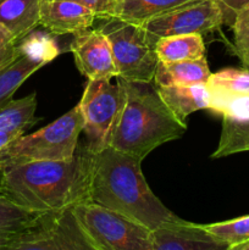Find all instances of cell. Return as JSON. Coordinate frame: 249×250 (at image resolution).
Segmentation results:
<instances>
[{
  "label": "cell",
  "instance_id": "cell-1",
  "mask_svg": "<svg viewBox=\"0 0 249 250\" xmlns=\"http://www.w3.org/2000/svg\"><path fill=\"white\" fill-rule=\"evenodd\" d=\"M92 153L78 146L70 160H46L5 167L1 194L34 212L67 209L89 202Z\"/></svg>",
  "mask_w": 249,
  "mask_h": 250
},
{
  "label": "cell",
  "instance_id": "cell-2",
  "mask_svg": "<svg viewBox=\"0 0 249 250\" xmlns=\"http://www.w3.org/2000/svg\"><path fill=\"white\" fill-rule=\"evenodd\" d=\"M142 161L112 146L93 154L89 199L153 231L178 217L150 189L142 172Z\"/></svg>",
  "mask_w": 249,
  "mask_h": 250
},
{
  "label": "cell",
  "instance_id": "cell-3",
  "mask_svg": "<svg viewBox=\"0 0 249 250\" xmlns=\"http://www.w3.org/2000/svg\"><path fill=\"white\" fill-rule=\"evenodd\" d=\"M116 78L122 99L109 146L143 160L158 146L182 138L187 125L164 103L155 83Z\"/></svg>",
  "mask_w": 249,
  "mask_h": 250
},
{
  "label": "cell",
  "instance_id": "cell-4",
  "mask_svg": "<svg viewBox=\"0 0 249 250\" xmlns=\"http://www.w3.org/2000/svg\"><path fill=\"white\" fill-rule=\"evenodd\" d=\"M83 116L78 104L48 126L22 134L0 150V166L46 160H70L78 148Z\"/></svg>",
  "mask_w": 249,
  "mask_h": 250
},
{
  "label": "cell",
  "instance_id": "cell-5",
  "mask_svg": "<svg viewBox=\"0 0 249 250\" xmlns=\"http://www.w3.org/2000/svg\"><path fill=\"white\" fill-rule=\"evenodd\" d=\"M72 211L94 250H153L148 227L94 202H83Z\"/></svg>",
  "mask_w": 249,
  "mask_h": 250
},
{
  "label": "cell",
  "instance_id": "cell-6",
  "mask_svg": "<svg viewBox=\"0 0 249 250\" xmlns=\"http://www.w3.org/2000/svg\"><path fill=\"white\" fill-rule=\"evenodd\" d=\"M98 28L111 46L117 77L133 82H153L159 62L156 39L142 24L112 17L103 20Z\"/></svg>",
  "mask_w": 249,
  "mask_h": 250
},
{
  "label": "cell",
  "instance_id": "cell-7",
  "mask_svg": "<svg viewBox=\"0 0 249 250\" xmlns=\"http://www.w3.org/2000/svg\"><path fill=\"white\" fill-rule=\"evenodd\" d=\"M1 249L94 250L78 224L72 208L42 212L31 227L12 237Z\"/></svg>",
  "mask_w": 249,
  "mask_h": 250
},
{
  "label": "cell",
  "instance_id": "cell-8",
  "mask_svg": "<svg viewBox=\"0 0 249 250\" xmlns=\"http://www.w3.org/2000/svg\"><path fill=\"white\" fill-rule=\"evenodd\" d=\"M121 88L110 80H88L78 106L83 116L84 146L97 154L110 146L121 107Z\"/></svg>",
  "mask_w": 249,
  "mask_h": 250
},
{
  "label": "cell",
  "instance_id": "cell-9",
  "mask_svg": "<svg viewBox=\"0 0 249 250\" xmlns=\"http://www.w3.org/2000/svg\"><path fill=\"white\" fill-rule=\"evenodd\" d=\"M142 26L155 39L177 34L214 32L224 26L216 0H195L149 20Z\"/></svg>",
  "mask_w": 249,
  "mask_h": 250
},
{
  "label": "cell",
  "instance_id": "cell-10",
  "mask_svg": "<svg viewBox=\"0 0 249 250\" xmlns=\"http://www.w3.org/2000/svg\"><path fill=\"white\" fill-rule=\"evenodd\" d=\"M68 50L76 67L87 80H110L117 77L111 46L99 28L85 29L73 34Z\"/></svg>",
  "mask_w": 249,
  "mask_h": 250
},
{
  "label": "cell",
  "instance_id": "cell-11",
  "mask_svg": "<svg viewBox=\"0 0 249 250\" xmlns=\"http://www.w3.org/2000/svg\"><path fill=\"white\" fill-rule=\"evenodd\" d=\"M153 250H227L226 244L212 236L203 225L178 217L150 232Z\"/></svg>",
  "mask_w": 249,
  "mask_h": 250
},
{
  "label": "cell",
  "instance_id": "cell-12",
  "mask_svg": "<svg viewBox=\"0 0 249 250\" xmlns=\"http://www.w3.org/2000/svg\"><path fill=\"white\" fill-rule=\"evenodd\" d=\"M95 20L94 11L76 0H41L39 26L54 36H73L89 29Z\"/></svg>",
  "mask_w": 249,
  "mask_h": 250
},
{
  "label": "cell",
  "instance_id": "cell-13",
  "mask_svg": "<svg viewBox=\"0 0 249 250\" xmlns=\"http://www.w3.org/2000/svg\"><path fill=\"white\" fill-rule=\"evenodd\" d=\"M156 88L164 103L183 124H186L187 117L193 112L209 109L210 93L207 84L167 85Z\"/></svg>",
  "mask_w": 249,
  "mask_h": 250
},
{
  "label": "cell",
  "instance_id": "cell-14",
  "mask_svg": "<svg viewBox=\"0 0 249 250\" xmlns=\"http://www.w3.org/2000/svg\"><path fill=\"white\" fill-rule=\"evenodd\" d=\"M210 75L207 58L175 62L159 61L153 82L156 87L207 84Z\"/></svg>",
  "mask_w": 249,
  "mask_h": 250
},
{
  "label": "cell",
  "instance_id": "cell-15",
  "mask_svg": "<svg viewBox=\"0 0 249 250\" xmlns=\"http://www.w3.org/2000/svg\"><path fill=\"white\" fill-rule=\"evenodd\" d=\"M41 0H0V26L17 42L39 26Z\"/></svg>",
  "mask_w": 249,
  "mask_h": 250
},
{
  "label": "cell",
  "instance_id": "cell-16",
  "mask_svg": "<svg viewBox=\"0 0 249 250\" xmlns=\"http://www.w3.org/2000/svg\"><path fill=\"white\" fill-rule=\"evenodd\" d=\"M155 51L161 62L198 60L205 58V43L203 34H177L156 39Z\"/></svg>",
  "mask_w": 249,
  "mask_h": 250
},
{
  "label": "cell",
  "instance_id": "cell-17",
  "mask_svg": "<svg viewBox=\"0 0 249 250\" xmlns=\"http://www.w3.org/2000/svg\"><path fill=\"white\" fill-rule=\"evenodd\" d=\"M44 65L45 63L42 61L20 53L11 63L2 67L0 70V109L12 99L24 81Z\"/></svg>",
  "mask_w": 249,
  "mask_h": 250
},
{
  "label": "cell",
  "instance_id": "cell-18",
  "mask_svg": "<svg viewBox=\"0 0 249 250\" xmlns=\"http://www.w3.org/2000/svg\"><path fill=\"white\" fill-rule=\"evenodd\" d=\"M37 94L31 93L21 99H11L0 109V132H21L39 121L36 117Z\"/></svg>",
  "mask_w": 249,
  "mask_h": 250
},
{
  "label": "cell",
  "instance_id": "cell-19",
  "mask_svg": "<svg viewBox=\"0 0 249 250\" xmlns=\"http://www.w3.org/2000/svg\"><path fill=\"white\" fill-rule=\"evenodd\" d=\"M249 151V116L238 119L224 115L219 144L211 159H221Z\"/></svg>",
  "mask_w": 249,
  "mask_h": 250
},
{
  "label": "cell",
  "instance_id": "cell-20",
  "mask_svg": "<svg viewBox=\"0 0 249 250\" xmlns=\"http://www.w3.org/2000/svg\"><path fill=\"white\" fill-rule=\"evenodd\" d=\"M195 0H121L117 19L143 24L149 20Z\"/></svg>",
  "mask_w": 249,
  "mask_h": 250
},
{
  "label": "cell",
  "instance_id": "cell-21",
  "mask_svg": "<svg viewBox=\"0 0 249 250\" xmlns=\"http://www.w3.org/2000/svg\"><path fill=\"white\" fill-rule=\"evenodd\" d=\"M207 87L210 99L249 95V70L247 68H222L210 75Z\"/></svg>",
  "mask_w": 249,
  "mask_h": 250
},
{
  "label": "cell",
  "instance_id": "cell-22",
  "mask_svg": "<svg viewBox=\"0 0 249 250\" xmlns=\"http://www.w3.org/2000/svg\"><path fill=\"white\" fill-rule=\"evenodd\" d=\"M41 212L20 207L0 194V249L12 237L31 227Z\"/></svg>",
  "mask_w": 249,
  "mask_h": 250
},
{
  "label": "cell",
  "instance_id": "cell-23",
  "mask_svg": "<svg viewBox=\"0 0 249 250\" xmlns=\"http://www.w3.org/2000/svg\"><path fill=\"white\" fill-rule=\"evenodd\" d=\"M54 37L55 36L46 29L44 32L37 31L36 28L19 42L20 51L46 65L55 58H58V55L60 54L59 45Z\"/></svg>",
  "mask_w": 249,
  "mask_h": 250
},
{
  "label": "cell",
  "instance_id": "cell-24",
  "mask_svg": "<svg viewBox=\"0 0 249 250\" xmlns=\"http://www.w3.org/2000/svg\"><path fill=\"white\" fill-rule=\"evenodd\" d=\"M203 227L224 242L228 248L227 250H233L239 244L249 241V215L228 221L203 225Z\"/></svg>",
  "mask_w": 249,
  "mask_h": 250
},
{
  "label": "cell",
  "instance_id": "cell-25",
  "mask_svg": "<svg viewBox=\"0 0 249 250\" xmlns=\"http://www.w3.org/2000/svg\"><path fill=\"white\" fill-rule=\"evenodd\" d=\"M233 32V50L244 68L249 70V6L238 12L229 27Z\"/></svg>",
  "mask_w": 249,
  "mask_h": 250
},
{
  "label": "cell",
  "instance_id": "cell-26",
  "mask_svg": "<svg viewBox=\"0 0 249 250\" xmlns=\"http://www.w3.org/2000/svg\"><path fill=\"white\" fill-rule=\"evenodd\" d=\"M19 42L0 26V70L11 63L20 55Z\"/></svg>",
  "mask_w": 249,
  "mask_h": 250
},
{
  "label": "cell",
  "instance_id": "cell-27",
  "mask_svg": "<svg viewBox=\"0 0 249 250\" xmlns=\"http://www.w3.org/2000/svg\"><path fill=\"white\" fill-rule=\"evenodd\" d=\"M94 11L98 20L117 17L121 0H76Z\"/></svg>",
  "mask_w": 249,
  "mask_h": 250
},
{
  "label": "cell",
  "instance_id": "cell-28",
  "mask_svg": "<svg viewBox=\"0 0 249 250\" xmlns=\"http://www.w3.org/2000/svg\"><path fill=\"white\" fill-rule=\"evenodd\" d=\"M224 20V26L231 27L237 14L249 6V0H216Z\"/></svg>",
  "mask_w": 249,
  "mask_h": 250
},
{
  "label": "cell",
  "instance_id": "cell-29",
  "mask_svg": "<svg viewBox=\"0 0 249 250\" xmlns=\"http://www.w3.org/2000/svg\"><path fill=\"white\" fill-rule=\"evenodd\" d=\"M22 134L24 133H21V132H0V150L9 146L10 143H12L15 139L19 138Z\"/></svg>",
  "mask_w": 249,
  "mask_h": 250
},
{
  "label": "cell",
  "instance_id": "cell-30",
  "mask_svg": "<svg viewBox=\"0 0 249 250\" xmlns=\"http://www.w3.org/2000/svg\"><path fill=\"white\" fill-rule=\"evenodd\" d=\"M4 176H5V168L0 166V194L2 190V185H4Z\"/></svg>",
  "mask_w": 249,
  "mask_h": 250
},
{
  "label": "cell",
  "instance_id": "cell-31",
  "mask_svg": "<svg viewBox=\"0 0 249 250\" xmlns=\"http://www.w3.org/2000/svg\"><path fill=\"white\" fill-rule=\"evenodd\" d=\"M233 250H249V241H247V242H244V243L239 244V246H237Z\"/></svg>",
  "mask_w": 249,
  "mask_h": 250
}]
</instances>
